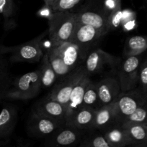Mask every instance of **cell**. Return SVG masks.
I'll list each match as a JSON object with an SVG mask.
<instances>
[{
	"instance_id": "cell-1",
	"label": "cell",
	"mask_w": 147,
	"mask_h": 147,
	"mask_svg": "<svg viewBox=\"0 0 147 147\" xmlns=\"http://www.w3.org/2000/svg\"><path fill=\"white\" fill-rule=\"evenodd\" d=\"M78 24L77 13L71 11H57L48 18V37L51 46L71 40Z\"/></svg>"
},
{
	"instance_id": "cell-2",
	"label": "cell",
	"mask_w": 147,
	"mask_h": 147,
	"mask_svg": "<svg viewBox=\"0 0 147 147\" xmlns=\"http://www.w3.org/2000/svg\"><path fill=\"white\" fill-rule=\"evenodd\" d=\"M48 33L47 30L35 39L18 45L12 47L0 45V54H10V60L12 63H38L44 55L42 40Z\"/></svg>"
},
{
	"instance_id": "cell-3",
	"label": "cell",
	"mask_w": 147,
	"mask_h": 147,
	"mask_svg": "<svg viewBox=\"0 0 147 147\" xmlns=\"http://www.w3.org/2000/svg\"><path fill=\"white\" fill-rule=\"evenodd\" d=\"M42 88L40 68L18 76L12 81L6 98L26 100L36 97Z\"/></svg>"
},
{
	"instance_id": "cell-4",
	"label": "cell",
	"mask_w": 147,
	"mask_h": 147,
	"mask_svg": "<svg viewBox=\"0 0 147 147\" xmlns=\"http://www.w3.org/2000/svg\"><path fill=\"white\" fill-rule=\"evenodd\" d=\"M147 103V93L139 87L121 92L115 102L116 123H119L138 107Z\"/></svg>"
},
{
	"instance_id": "cell-5",
	"label": "cell",
	"mask_w": 147,
	"mask_h": 147,
	"mask_svg": "<svg viewBox=\"0 0 147 147\" xmlns=\"http://www.w3.org/2000/svg\"><path fill=\"white\" fill-rule=\"evenodd\" d=\"M142 54L125 57L118 66V80L119 81L121 91L125 92L135 88L138 86V73Z\"/></svg>"
},
{
	"instance_id": "cell-6",
	"label": "cell",
	"mask_w": 147,
	"mask_h": 147,
	"mask_svg": "<svg viewBox=\"0 0 147 147\" xmlns=\"http://www.w3.org/2000/svg\"><path fill=\"white\" fill-rule=\"evenodd\" d=\"M86 74L84 65L78 66L67 76L61 78L48 96L66 106L73 89Z\"/></svg>"
},
{
	"instance_id": "cell-7",
	"label": "cell",
	"mask_w": 147,
	"mask_h": 147,
	"mask_svg": "<svg viewBox=\"0 0 147 147\" xmlns=\"http://www.w3.org/2000/svg\"><path fill=\"white\" fill-rule=\"evenodd\" d=\"M61 122L42 115L33 110L30 113L27 131L30 137L42 139L51 136L59 128L64 126Z\"/></svg>"
},
{
	"instance_id": "cell-8",
	"label": "cell",
	"mask_w": 147,
	"mask_h": 147,
	"mask_svg": "<svg viewBox=\"0 0 147 147\" xmlns=\"http://www.w3.org/2000/svg\"><path fill=\"white\" fill-rule=\"evenodd\" d=\"M51 47L72 70L82 65L87 55L88 49L71 41H66Z\"/></svg>"
},
{
	"instance_id": "cell-9",
	"label": "cell",
	"mask_w": 147,
	"mask_h": 147,
	"mask_svg": "<svg viewBox=\"0 0 147 147\" xmlns=\"http://www.w3.org/2000/svg\"><path fill=\"white\" fill-rule=\"evenodd\" d=\"M120 59L116 56L104 51L100 48L95 49L87 54L84 66L89 76L99 73L105 66L114 67L119 65Z\"/></svg>"
},
{
	"instance_id": "cell-10",
	"label": "cell",
	"mask_w": 147,
	"mask_h": 147,
	"mask_svg": "<svg viewBox=\"0 0 147 147\" xmlns=\"http://www.w3.org/2000/svg\"><path fill=\"white\" fill-rule=\"evenodd\" d=\"M84 131L71 126H62L48 137L46 146L56 147L79 145L84 136Z\"/></svg>"
},
{
	"instance_id": "cell-11",
	"label": "cell",
	"mask_w": 147,
	"mask_h": 147,
	"mask_svg": "<svg viewBox=\"0 0 147 147\" xmlns=\"http://www.w3.org/2000/svg\"><path fill=\"white\" fill-rule=\"evenodd\" d=\"M78 22L96 27L106 34L108 30V12L95 7H86L78 11Z\"/></svg>"
},
{
	"instance_id": "cell-12",
	"label": "cell",
	"mask_w": 147,
	"mask_h": 147,
	"mask_svg": "<svg viewBox=\"0 0 147 147\" xmlns=\"http://www.w3.org/2000/svg\"><path fill=\"white\" fill-rule=\"evenodd\" d=\"M33 110L40 114L61 122L66 126V106L48 96L41 99L35 106Z\"/></svg>"
},
{
	"instance_id": "cell-13",
	"label": "cell",
	"mask_w": 147,
	"mask_h": 147,
	"mask_svg": "<svg viewBox=\"0 0 147 147\" xmlns=\"http://www.w3.org/2000/svg\"><path fill=\"white\" fill-rule=\"evenodd\" d=\"M97 88L100 106L115 103L122 92L118 78H105L97 83Z\"/></svg>"
},
{
	"instance_id": "cell-14",
	"label": "cell",
	"mask_w": 147,
	"mask_h": 147,
	"mask_svg": "<svg viewBox=\"0 0 147 147\" xmlns=\"http://www.w3.org/2000/svg\"><path fill=\"white\" fill-rule=\"evenodd\" d=\"M18 111L17 106L7 104L0 111V142L4 144L12 136L17 125Z\"/></svg>"
},
{
	"instance_id": "cell-15",
	"label": "cell",
	"mask_w": 147,
	"mask_h": 147,
	"mask_svg": "<svg viewBox=\"0 0 147 147\" xmlns=\"http://www.w3.org/2000/svg\"><path fill=\"white\" fill-rule=\"evenodd\" d=\"M105 35L102 32L93 26L78 22L69 41L88 49L92 44Z\"/></svg>"
},
{
	"instance_id": "cell-16",
	"label": "cell",
	"mask_w": 147,
	"mask_h": 147,
	"mask_svg": "<svg viewBox=\"0 0 147 147\" xmlns=\"http://www.w3.org/2000/svg\"><path fill=\"white\" fill-rule=\"evenodd\" d=\"M95 110L92 108L82 107L68 116L66 126L82 130H92Z\"/></svg>"
},
{
	"instance_id": "cell-17",
	"label": "cell",
	"mask_w": 147,
	"mask_h": 147,
	"mask_svg": "<svg viewBox=\"0 0 147 147\" xmlns=\"http://www.w3.org/2000/svg\"><path fill=\"white\" fill-rule=\"evenodd\" d=\"M116 123L115 103L102 106L95 110L92 130H105Z\"/></svg>"
},
{
	"instance_id": "cell-18",
	"label": "cell",
	"mask_w": 147,
	"mask_h": 147,
	"mask_svg": "<svg viewBox=\"0 0 147 147\" xmlns=\"http://www.w3.org/2000/svg\"><path fill=\"white\" fill-rule=\"evenodd\" d=\"M91 81L92 80H91L90 76L86 74L73 89L69 96L67 104L66 105V119L74 112L83 107L82 103H83L84 95L86 87Z\"/></svg>"
},
{
	"instance_id": "cell-19",
	"label": "cell",
	"mask_w": 147,
	"mask_h": 147,
	"mask_svg": "<svg viewBox=\"0 0 147 147\" xmlns=\"http://www.w3.org/2000/svg\"><path fill=\"white\" fill-rule=\"evenodd\" d=\"M103 135L110 147H125L131 145L126 131L119 123H115L114 126L112 125L105 129Z\"/></svg>"
},
{
	"instance_id": "cell-20",
	"label": "cell",
	"mask_w": 147,
	"mask_h": 147,
	"mask_svg": "<svg viewBox=\"0 0 147 147\" xmlns=\"http://www.w3.org/2000/svg\"><path fill=\"white\" fill-rule=\"evenodd\" d=\"M126 131L131 146L140 147L147 142V126L137 123H123L120 124Z\"/></svg>"
},
{
	"instance_id": "cell-21",
	"label": "cell",
	"mask_w": 147,
	"mask_h": 147,
	"mask_svg": "<svg viewBox=\"0 0 147 147\" xmlns=\"http://www.w3.org/2000/svg\"><path fill=\"white\" fill-rule=\"evenodd\" d=\"M0 15L6 30L16 27V5L14 0H0Z\"/></svg>"
},
{
	"instance_id": "cell-22",
	"label": "cell",
	"mask_w": 147,
	"mask_h": 147,
	"mask_svg": "<svg viewBox=\"0 0 147 147\" xmlns=\"http://www.w3.org/2000/svg\"><path fill=\"white\" fill-rule=\"evenodd\" d=\"M147 50V36L136 35L128 37L123 48L124 57L143 54Z\"/></svg>"
},
{
	"instance_id": "cell-23",
	"label": "cell",
	"mask_w": 147,
	"mask_h": 147,
	"mask_svg": "<svg viewBox=\"0 0 147 147\" xmlns=\"http://www.w3.org/2000/svg\"><path fill=\"white\" fill-rule=\"evenodd\" d=\"M40 61L41 63H40V70L42 88H47L54 84L56 80L58 79V76L50 64L47 52L43 55Z\"/></svg>"
},
{
	"instance_id": "cell-24",
	"label": "cell",
	"mask_w": 147,
	"mask_h": 147,
	"mask_svg": "<svg viewBox=\"0 0 147 147\" xmlns=\"http://www.w3.org/2000/svg\"><path fill=\"white\" fill-rule=\"evenodd\" d=\"M47 53L50 64H51L56 74L57 75L58 78H63L74 70V69L72 70L71 68H70L64 63L63 59L51 47H50V49L48 50Z\"/></svg>"
},
{
	"instance_id": "cell-25",
	"label": "cell",
	"mask_w": 147,
	"mask_h": 147,
	"mask_svg": "<svg viewBox=\"0 0 147 147\" xmlns=\"http://www.w3.org/2000/svg\"><path fill=\"white\" fill-rule=\"evenodd\" d=\"M82 106L83 107L92 108L95 109L100 107L97 83H95L92 80L89 83L85 90Z\"/></svg>"
},
{
	"instance_id": "cell-26",
	"label": "cell",
	"mask_w": 147,
	"mask_h": 147,
	"mask_svg": "<svg viewBox=\"0 0 147 147\" xmlns=\"http://www.w3.org/2000/svg\"><path fill=\"white\" fill-rule=\"evenodd\" d=\"M122 10L120 0H112L108 11V30L109 32L116 30L120 24Z\"/></svg>"
},
{
	"instance_id": "cell-27",
	"label": "cell",
	"mask_w": 147,
	"mask_h": 147,
	"mask_svg": "<svg viewBox=\"0 0 147 147\" xmlns=\"http://www.w3.org/2000/svg\"><path fill=\"white\" fill-rule=\"evenodd\" d=\"M119 124L123 123H137L147 126V103L138 107L132 113L124 118Z\"/></svg>"
},
{
	"instance_id": "cell-28",
	"label": "cell",
	"mask_w": 147,
	"mask_h": 147,
	"mask_svg": "<svg viewBox=\"0 0 147 147\" xmlns=\"http://www.w3.org/2000/svg\"><path fill=\"white\" fill-rule=\"evenodd\" d=\"M80 147H110L103 134H93L84 136L79 143Z\"/></svg>"
},
{
	"instance_id": "cell-29",
	"label": "cell",
	"mask_w": 147,
	"mask_h": 147,
	"mask_svg": "<svg viewBox=\"0 0 147 147\" xmlns=\"http://www.w3.org/2000/svg\"><path fill=\"white\" fill-rule=\"evenodd\" d=\"M82 0H54L49 5L52 11H71L76 5L79 4Z\"/></svg>"
},
{
	"instance_id": "cell-30",
	"label": "cell",
	"mask_w": 147,
	"mask_h": 147,
	"mask_svg": "<svg viewBox=\"0 0 147 147\" xmlns=\"http://www.w3.org/2000/svg\"><path fill=\"white\" fill-rule=\"evenodd\" d=\"M138 86L144 93H147V57L141 61L138 73Z\"/></svg>"
},
{
	"instance_id": "cell-31",
	"label": "cell",
	"mask_w": 147,
	"mask_h": 147,
	"mask_svg": "<svg viewBox=\"0 0 147 147\" xmlns=\"http://www.w3.org/2000/svg\"><path fill=\"white\" fill-rule=\"evenodd\" d=\"M11 77L10 70H9V63L7 59L0 54V80L1 79L9 78Z\"/></svg>"
},
{
	"instance_id": "cell-32",
	"label": "cell",
	"mask_w": 147,
	"mask_h": 147,
	"mask_svg": "<svg viewBox=\"0 0 147 147\" xmlns=\"http://www.w3.org/2000/svg\"><path fill=\"white\" fill-rule=\"evenodd\" d=\"M12 81V78L0 80V101L4 98H6V94L7 90L10 88Z\"/></svg>"
},
{
	"instance_id": "cell-33",
	"label": "cell",
	"mask_w": 147,
	"mask_h": 147,
	"mask_svg": "<svg viewBox=\"0 0 147 147\" xmlns=\"http://www.w3.org/2000/svg\"><path fill=\"white\" fill-rule=\"evenodd\" d=\"M53 1H54V0H43V1L45 2V4H46V5H48V6L50 5V4H51Z\"/></svg>"
},
{
	"instance_id": "cell-34",
	"label": "cell",
	"mask_w": 147,
	"mask_h": 147,
	"mask_svg": "<svg viewBox=\"0 0 147 147\" xmlns=\"http://www.w3.org/2000/svg\"><path fill=\"white\" fill-rule=\"evenodd\" d=\"M140 147H147V142H146L145 143L141 145V146Z\"/></svg>"
},
{
	"instance_id": "cell-35",
	"label": "cell",
	"mask_w": 147,
	"mask_h": 147,
	"mask_svg": "<svg viewBox=\"0 0 147 147\" xmlns=\"http://www.w3.org/2000/svg\"><path fill=\"white\" fill-rule=\"evenodd\" d=\"M1 145H3V144H2V143H1V142H0V146H1Z\"/></svg>"
},
{
	"instance_id": "cell-36",
	"label": "cell",
	"mask_w": 147,
	"mask_h": 147,
	"mask_svg": "<svg viewBox=\"0 0 147 147\" xmlns=\"http://www.w3.org/2000/svg\"><path fill=\"white\" fill-rule=\"evenodd\" d=\"M146 1H147V0H146Z\"/></svg>"
}]
</instances>
